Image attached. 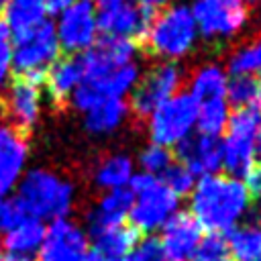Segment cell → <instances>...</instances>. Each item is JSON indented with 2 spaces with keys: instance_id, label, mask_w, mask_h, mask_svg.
Instances as JSON below:
<instances>
[{
  "instance_id": "obj_1",
  "label": "cell",
  "mask_w": 261,
  "mask_h": 261,
  "mask_svg": "<svg viewBox=\"0 0 261 261\" xmlns=\"http://www.w3.org/2000/svg\"><path fill=\"white\" fill-rule=\"evenodd\" d=\"M190 198V214L208 234H228L249 216L253 198L243 179L230 175H204L196 179Z\"/></svg>"
},
{
  "instance_id": "obj_2",
  "label": "cell",
  "mask_w": 261,
  "mask_h": 261,
  "mask_svg": "<svg viewBox=\"0 0 261 261\" xmlns=\"http://www.w3.org/2000/svg\"><path fill=\"white\" fill-rule=\"evenodd\" d=\"M16 200L29 212V216L39 220H57L67 218L73 208L75 190L69 179L63 175L35 167L24 171L16 186Z\"/></svg>"
},
{
  "instance_id": "obj_3",
  "label": "cell",
  "mask_w": 261,
  "mask_h": 261,
  "mask_svg": "<svg viewBox=\"0 0 261 261\" xmlns=\"http://www.w3.org/2000/svg\"><path fill=\"white\" fill-rule=\"evenodd\" d=\"M128 190L133 194L128 220L130 228L139 234L151 237L161 230L167 220L179 210V198H175L159 177L147 173H135Z\"/></svg>"
},
{
  "instance_id": "obj_4",
  "label": "cell",
  "mask_w": 261,
  "mask_h": 261,
  "mask_svg": "<svg viewBox=\"0 0 261 261\" xmlns=\"http://www.w3.org/2000/svg\"><path fill=\"white\" fill-rule=\"evenodd\" d=\"M261 130V108L257 104L237 108L228 116L226 135L220 141L222 167L226 175L247 179L255 169V139Z\"/></svg>"
},
{
  "instance_id": "obj_5",
  "label": "cell",
  "mask_w": 261,
  "mask_h": 261,
  "mask_svg": "<svg viewBox=\"0 0 261 261\" xmlns=\"http://www.w3.org/2000/svg\"><path fill=\"white\" fill-rule=\"evenodd\" d=\"M198 27L188 4H173L163 8L151 20L145 43L163 59H179L188 55L198 41Z\"/></svg>"
},
{
  "instance_id": "obj_6",
  "label": "cell",
  "mask_w": 261,
  "mask_h": 261,
  "mask_svg": "<svg viewBox=\"0 0 261 261\" xmlns=\"http://www.w3.org/2000/svg\"><path fill=\"white\" fill-rule=\"evenodd\" d=\"M59 51L53 22L45 20L41 27L12 37V69L22 80L39 84L59 59Z\"/></svg>"
},
{
  "instance_id": "obj_7",
  "label": "cell",
  "mask_w": 261,
  "mask_h": 261,
  "mask_svg": "<svg viewBox=\"0 0 261 261\" xmlns=\"http://www.w3.org/2000/svg\"><path fill=\"white\" fill-rule=\"evenodd\" d=\"M198 102L190 92H177L149 114V135L155 145L175 147L192 135L198 118Z\"/></svg>"
},
{
  "instance_id": "obj_8",
  "label": "cell",
  "mask_w": 261,
  "mask_h": 261,
  "mask_svg": "<svg viewBox=\"0 0 261 261\" xmlns=\"http://www.w3.org/2000/svg\"><path fill=\"white\" fill-rule=\"evenodd\" d=\"M198 27V35L208 41L230 39L247 22L245 0H194L190 6Z\"/></svg>"
},
{
  "instance_id": "obj_9",
  "label": "cell",
  "mask_w": 261,
  "mask_h": 261,
  "mask_svg": "<svg viewBox=\"0 0 261 261\" xmlns=\"http://www.w3.org/2000/svg\"><path fill=\"white\" fill-rule=\"evenodd\" d=\"M59 49L86 53L98 41V16L92 0H75L57 14L53 22Z\"/></svg>"
},
{
  "instance_id": "obj_10",
  "label": "cell",
  "mask_w": 261,
  "mask_h": 261,
  "mask_svg": "<svg viewBox=\"0 0 261 261\" xmlns=\"http://www.w3.org/2000/svg\"><path fill=\"white\" fill-rule=\"evenodd\" d=\"M181 82L184 71L177 63H159L139 80V84L133 90V102L128 108H133L139 116H149L161 102L177 94Z\"/></svg>"
},
{
  "instance_id": "obj_11",
  "label": "cell",
  "mask_w": 261,
  "mask_h": 261,
  "mask_svg": "<svg viewBox=\"0 0 261 261\" xmlns=\"http://www.w3.org/2000/svg\"><path fill=\"white\" fill-rule=\"evenodd\" d=\"M88 251L86 228L71 218H57L45 226L37 261H84Z\"/></svg>"
},
{
  "instance_id": "obj_12",
  "label": "cell",
  "mask_w": 261,
  "mask_h": 261,
  "mask_svg": "<svg viewBox=\"0 0 261 261\" xmlns=\"http://www.w3.org/2000/svg\"><path fill=\"white\" fill-rule=\"evenodd\" d=\"M135 55H137V45L130 39H120V37L98 39L86 53L80 55L84 65V82L104 77L112 69L133 63Z\"/></svg>"
},
{
  "instance_id": "obj_13",
  "label": "cell",
  "mask_w": 261,
  "mask_h": 261,
  "mask_svg": "<svg viewBox=\"0 0 261 261\" xmlns=\"http://www.w3.org/2000/svg\"><path fill=\"white\" fill-rule=\"evenodd\" d=\"M159 232L161 234L157 241L165 261H192L204 237V230L192 218V214L181 210H177Z\"/></svg>"
},
{
  "instance_id": "obj_14",
  "label": "cell",
  "mask_w": 261,
  "mask_h": 261,
  "mask_svg": "<svg viewBox=\"0 0 261 261\" xmlns=\"http://www.w3.org/2000/svg\"><path fill=\"white\" fill-rule=\"evenodd\" d=\"M29 143L20 128L0 122V196L12 192L27 171Z\"/></svg>"
},
{
  "instance_id": "obj_15",
  "label": "cell",
  "mask_w": 261,
  "mask_h": 261,
  "mask_svg": "<svg viewBox=\"0 0 261 261\" xmlns=\"http://www.w3.org/2000/svg\"><path fill=\"white\" fill-rule=\"evenodd\" d=\"M177 159L184 167H188L196 177L214 175L222 167V149L220 141L214 137H206L200 133H192L181 143L175 145Z\"/></svg>"
},
{
  "instance_id": "obj_16",
  "label": "cell",
  "mask_w": 261,
  "mask_h": 261,
  "mask_svg": "<svg viewBox=\"0 0 261 261\" xmlns=\"http://www.w3.org/2000/svg\"><path fill=\"white\" fill-rule=\"evenodd\" d=\"M98 16V31L104 33V37H120V39H145L147 29L153 20L151 10L135 4L124 2L122 6L100 12Z\"/></svg>"
},
{
  "instance_id": "obj_17",
  "label": "cell",
  "mask_w": 261,
  "mask_h": 261,
  "mask_svg": "<svg viewBox=\"0 0 261 261\" xmlns=\"http://www.w3.org/2000/svg\"><path fill=\"white\" fill-rule=\"evenodd\" d=\"M4 110L10 118V124L16 128H31L41 114V90L39 84L29 80H14L4 96Z\"/></svg>"
},
{
  "instance_id": "obj_18",
  "label": "cell",
  "mask_w": 261,
  "mask_h": 261,
  "mask_svg": "<svg viewBox=\"0 0 261 261\" xmlns=\"http://www.w3.org/2000/svg\"><path fill=\"white\" fill-rule=\"evenodd\" d=\"M130 202H133V194L128 188L104 192V196L96 202V206L88 214L90 234L94 237L106 228H114V226L124 224V220L128 218Z\"/></svg>"
},
{
  "instance_id": "obj_19",
  "label": "cell",
  "mask_w": 261,
  "mask_h": 261,
  "mask_svg": "<svg viewBox=\"0 0 261 261\" xmlns=\"http://www.w3.org/2000/svg\"><path fill=\"white\" fill-rule=\"evenodd\" d=\"M47 90L55 100H67L75 88L84 82V65H82V57L80 55H69V57H61L57 59L47 75Z\"/></svg>"
},
{
  "instance_id": "obj_20",
  "label": "cell",
  "mask_w": 261,
  "mask_h": 261,
  "mask_svg": "<svg viewBox=\"0 0 261 261\" xmlns=\"http://www.w3.org/2000/svg\"><path fill=\"white\" fill-rule=\"evenodd\" d=\"M4 24L12 37L29 33L41 27L47 20V6L43 0H6L4 6Z\"/></svg>"
},
{
  "instance_id": "obj_21",
  "label": "cell",
  "mask_w": 261,
  "mask_h": 261,
  "mask_svg": "<svg viewBox=\"0 0 261 261\" xmlns=\"http://www.w3.org/2000/svg\"><path fill=\"white\" fill-rule=\"evenodd\" d=\"M135 175V163L128 155L124 153H114L104 157L96 169H94V184L104 190V192H112V190H124L128 188L130 179Z\"/></svg>"
},
{
  "instance_id": "obj_22",
  "label": "cell",
  "mask_w": 261,
  "mask_h": 261,
  "mask_svg": "<svg viewBox=\"0 0 261 261\" xmlns=\"http://www.w3.org/2000/svg\"><path fill=\"white\" fill-rule=\"evenodd\" d=\"M128 104L124 98H108L84 114V126L92 135H112L126 118Z\"/></svg>"
},
{
  "instance_id": "obj_23",
  "label": "cell",
  "mask_w": 261,
  "mask_h": 261,
  "mask_svg": "<svg viewBox=\"0 0 261 261\" xmlns=\"http://www.w3.org/2000/svg\"><path fill=\"white\" fill-rule=\"evenodd\" d=\"M228 73L218 63H206L194 71L190 77V96L200 104L206 100H220L224 98Z\"/></svg>"
},
{
  "instance_id": "obj_24",
  "label": "cell",
  "mask_w": 261,
  "mask_h": 261,
  "mask_svg": "<svg viewBox=\"0 0 261 261\" xmlns=\"http://www.w3.org/2000/svg\"><path fill=\"white\" fill-rule=\"evenodd\" d=\"M139 80H141V69L133 61V63L120 65V67L112 69L110 73H106L104 77L92 80L88 84L98 92V96L102 100H108V98H124L128 92L135 90Z\"/></svg>"
},
{
  "instance_id": "obj_25",
  "label": "cell",
  "mask_w": 261,
  "mask_h": 261,
  "mask_svg": "<svg viewBox=\"0 0 261 261\" xmlns=\"http://www.w3.org/2000/svg\"><path fill=\"white\" fill-rule=\"evenodd\" d=\"M4 232H6L4 234V247L8 249V253L31 257L35 251H39V247L43 243L45 224H43V220L29 216L20 224H16L14 228L4 230Z\"/></svg>"
},
{
  "instance_id": "obj_26",
  "label": "cell",
  "mask_w": 261,
  "mask_h": 261,
  "mask_svg": "<svg viewBox=\"0 0 261 261\" xmlns=\"http://www.w3.org/2000/svg\"><path fill=\"white\" fill-rule=\"evenodd\" d=\"M226 243L232 261H261V220L243 222L228 232Z\"/></svg>"
},
{
  "instance_id": "obj_27",
  "label": "cell",
  "mask_w": 261,
  "mask_h": 261,
  "mask_svg": "<svg viewBox=\"0 0 261 261\" xmlns=\"http://www.w3.org/2000/svg\"><path fill=\"white\" fill-rule=\"evenodd\" d=\"M228 116H230V112H228V104H226L224 98L200 102V106H198V118H196L198 133L200 135H206V137L218 139L220 133L226 130Z\"/></svg>"
},
{
  "instance_id": "obj_28",
  "label": "cell",
  "mask_w": 261,
  "mask_h": 261,
  "mask_svg": "<svg viewBox=\"0 0 261 261\" xmlns=\"http://www.w3.org/2000/svg\"><path fill=\"white\" fill-rule=\"evenodd\" d=\"M92 239H94V249H98V251H102L106 255L124 259L126 253L137 243L139 234L130 226L120 224V226H114V228H106V230L94 234Z\"/></svg>"
},
{
  "instance_id": "obj_29",
  "label": "cell",
  "mask_w": 261,
  "mask_h": 261,
  "mask_svg": "<svg viewBox=\"0 0 261 261\" xmlns=\"http://www.w3.org/2000/svg\"><path fill=\"white\" fill-rule=\"evenodd\" d=\"M230 75H253L261 73V39L241 45L228 57Z\"/></svg>"
},
{
  "instance_id": "obj_30",
  "label": "cell",
  "mask_w": 261,
  "mask_h": 261,
  "mask_svg": "<svg viewBox=\"0 0 261 261\" xmlns=\"http://www.w3.org/2000/svg\"><path fill=\"white\" fill-rule=\"evenodd\" d=\"M224 96L228 98L226 104L234 108L251 106L257 98V80L253 75H230L226 82Z\"/></svg>"
},
{
  "instance_id": "obj_31",
  "label": "cell",
  "mask_w": 261,
  "mask_h": 261,
  "mask_svg": "<svg viewBox=\"0 0 261 261\" xmlns=\"http://www.w3.org/2000/svg\"><path fill=\"white\" fill-rule=\"evenodd\" d=\"M159 179H161V184H163L175 198L190 196L192 190H194V186H196V175H194L188 167H184L181 163H171V165L163 171V175H161Z\"/></svg>"
},
{
  "instance_id": "obj_32",
  "label": "cell",
  "mask_w": 261,
  "mask_h": 261,
  "mask_svg": "<svg viewBox=\"0 0 261 261\" xmlns=\"http://www.w3.org/2000/svg\"><path fill=\"white\" fill-rule=\"evenodd\" d=\"M139 165H141V173L161 177L163 171L171 165V153H169V149L151 143L139 153Z\"/></svg>"
},
{
  "instance_id": "obj_33",
  "label": "cell",
  "mask_w": 261,
  "mask_h": 261,
  "mask_svg": "<svg viewBox=\"0 0 261 261\" xmlns=\"http://www.w3.org/2000/svg\"><path fill=\"white\" fill-rule=\"evenodd\" d=\"M192 261H232L226 239L222 234H206V237H202Z\"/></svg>"
},
{
  "instance_id": "obj_34",
  "label": "cell",
  "mask_w": 261,
  "mask_h": 261,
  "mask_svg": "<svg viewBox=\"0 0 261 261\" xmlns=\"http://www.w3.org/2000/svg\"><path fill=\"white\" fill-rule=\"evenodd\" d=\"M124 261H165V257L159 247V241L155 237H145L137 239L133 249L126 253Z\"/></svg>"
},
{
  "instance_id": "obj_35",
  "label": "cell",
  "mask_w": 261,
  "mask_h": 261,
  "mask_svg": "<svg viewBox=\"0 0 261 261\" xmlns=\"http://www.w3.org/2000/svg\"><path fill=\"white\" fill-rule=\"evenodd\" d=\"M12 73V35L0 20V90L8 84Z\"/></svg>"
},
{
  "instance_id": "obj_36",
  "label": "cell",
  "mask_w": 261,
  "mask_h": 261,
  "mask_svg": "<svg viewBox=\"0 0 261 261\" xmlns=\"http://www.w3.org/2000/svg\"><path fill=\"white\" fill-rule=\"evenodd\" d=\"M27 218H29V212L22 208V204H20L16 198H12V200H8V202H2L0 226H2L4 230L14 228L16 224H20V222L27 220Z\"/></svg>"
},
{
  "instance_id": "obj_37",
  "label": "cell",
  "mask_w": 261,
  "mask_h": 261,
  "mask_svg": "<svg viewBox=\"0 0 261 261\" xmlns=\"http://www.w3.org/2000/svg\"><path fill=\"white\" fill-rule=\"evenodd\" d=\"M249 184V192H251V198H255V206H257V212L261 216V167L259 169H253V173L247 177Z\"/></svg>"
},
{
  "instance_id": "obj_38",
  "label": "cell",
  "mask_w": 261,
  "mask_h": 261,
  "mask_svg": "<svg viewBox=\"0 0 261 261\" xmlns=\"http://www.w3.org/2000/svg\"><path fill=\"white\" fill-rule=\"evenodd\" d=\"M92 2L96 6V14H100V12H108V10L118 8V6H122L128 0H92Z\"/></svg>"
},
{
  "instance_id": "obj_39",
  "label": "cell",
  "mask_w": 261,
  "mask_h": 261,
  "mask_svg": "<svg viewBox=\"0 0 261 261\" xmlns=\"http://www.w3.org/2000/svg\"><path fill=\"white\" fill-rule=\"evenodd\" d=\"M84 261H124V259H118V257L106 255V253H102V251H98V249H92V251L86 253Z\"/></svg>"
},
{
  "instance_id": "obj_40",
  "label": "cell",
  "mask_w": 261,
  "mask_h": 261,
  "mask_svg": "<svg viewBox=\"0 0 261 261\" xmlns=\"http://www.w3.org/2000/svg\"><path fill=\"white\" fill-rule=\"evenodd\" d=\"M43 2H45V6H47L49 12H57V14H59L63 8H67V6L73 4L75 0H43Z\"/></svg>"
},
{
  "instance_id": "obj_41",
  "label": "cell",
  "mask_w": 261,
  "mask_h": 261,
  "mask_svg": "<svg viewBox=\"0 0 261 261\" xmlns=\"http://www.w3.org/2000/svg\"><path fill=\"white\" fill-rule=\"evenodd\" d=\"M135 4H139V6L147 8V10H153V8H161V6L169 4V0H137Z\"/></svg>"
},
{
  "instance_id": "obj_42",
  "label": "cell",
  "mask_w": 261,
  "mask_h": 261,
  "mask_svg": "<svg viewBox=\"0 0 261 261\" xmlns=\"http://www.w3.org/2000/svg\"><path fill=\"white\" fill-rule=\"evenodd\" d=\"M261 163V130L257 133V139H255V163Z\"/></svg>"
},
{
  "instance_id": "obj_43",
  "label": "cell",
  "mask_w": 261,
  "mask_h": 261,
  "mask_svg": "<svg viewBox=\"0 0 261 261\" xmlns=\"http://www.w3.org/2000/svg\"><path fill=\"white\" fill-rule=\"evenodd\" d=\"M2 261H31V257H24V255H14V253H8L2 257Z\"/></svg>"
},
{
  "instance_id": "obj_44",
  "label": "cell",
  "mask_w": 261,
  "mask_h": 261,
  "mask_svg": "<svg viewBox=\"0 0 261 261\" xmlns=\"http://www.w3.org/2000/svg\"><path fill=\"white\" fill-rule=\"evenodd\" d=\"M255 100H257V102H259V104H257V106H259V108H261V80H257V98H255Z\"/></svg>"
},
{
  "instance_id": "obj_45",
  "label": "cell",
  "mask_w": 261,
  "mask_h": 261,
  "mask_svg": "<svg viewBox=\"0 0 261 261\" xmlns=\"http://www.w3.org/2000/svg\"><path fill=\"white\" fill-rule=\"evenodd\" d=\"M4 6H6V0H0V12L4 10Z\"/></svg>"
},
{
  "instance_id": "obj_46",
  "label": "cell",
  "mask_w": 261,
  "mask_h": 261,
  "mask_svg": "<svg viewBox=\"0 0 261 261\" xmlns=\"http://www.w3.org/2000/svg\"><path fill=\"white\" fill-rule=\"evenodd\" d=\"M2 257H4V253H2V243H0V261H2Z\"/></svg>"
},
{
  "instance_id": "obj_47",
  "label": "cell",
  "mask_w": 261,
  "mask_h": 261,
  "mask_svg": "<svg viewBox=\"0 0 261 261\" xmlns=\"http://www.w3.org/2000/svg\"><path fill=\"white\" fill-rule=\"evenodd\" d=\"M0 210H2V196H0Z\"/></svg>"
},
{
  "instance_id": "obj_48",
  "label": "cell",
  "mask_w": 261,
  "mask_h": 261,
  "mask_svg": "<svg viewBox=\"0 0 261 261\" xmlns=\"http://www.w3.org/2000/svg\"><path fill=\"white\" fill-rule=\"evenodd\" d=\"M251 2H257V0H251Z\"/></svg>"
}]
</instances>
